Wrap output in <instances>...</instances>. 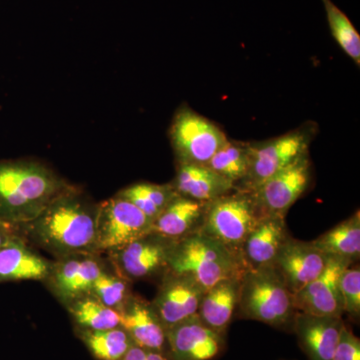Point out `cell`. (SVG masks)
Wrapping results in <instances>:
<instances>
[{
	"mask_svg": "<svg viewBox=\"0 0 360 360\" xmlns=\"http://www.w3.org/2000/svg\"><path fill=\"white\" fill-rule=\"evenodd\" d=\"M77 333L97 360H122L134 345L122 326L105 330L77 328Z\"/></svg>",
	"mask_w": 360,
	"mask_h": 360,
	"instance_id": "cb8c5ba5",
	"label": "cell"
},
{
	"mask_svg": "<svg viewBox=\"0 0 360 360\" xmlns=\"http://www.w3.org/2000/svg\"><path fill=\"white\" fill-rule=\"evenodd\" d=\"M118 312L120 326L134 345L146 349L167 352V329L151 302L141 296L130 295Z\"/></svg>",
	"mask_w": 360,
	"mask_h": 360,
	"instance_id": "e0dca14e",
	"label": "cell"
},
{
	"mask_svg": "<svg viewBox=\"0 0 360 360\" xmlns=\"http://www.w3.org/2000/svg\"><path fill=\"white\" fill-rule=\"evenodd\" d=\"M311 180L312 165L307 153L251 193L262 212L285 217L291 206L307 193Z\"/></svg>",
	"mask_w": 360,
	"mask_h": 360,
	"instance_id": "9c48e42d",
	"label": "cell"
},
{
	"mask_svg": "<svg viewBox=\"0 0 360 360\" xmlns=\"http://www.w3.org/2000/svg\"><path fill=\"white\" fill-rule=\"evenodd\" d=\"M329 257L312 241L298 240L290 236L281 246L271 266L295 295L323 271Z\"/></svg>",
	"mask_w": 360,
	"mask_h": 360,
	"instance_id": "8fae6325",
	"label": "cell"
},
{
	"mask_svg": "<svg viewBox=\"0 0 360 360\" xmlns=\"http://www.w3.org/2000/svg\"><path fill=\"white\" fill-rule=\"evenodd\" d=\"M21 236L20 227L0 219V248Z\"/></svg>",
	"mask_w": 360,
	"mask_h": 360,
	"instance_id": "d6a6232c",
	"label": "cell"
},
{
	"mask_svg": "<svg viewBox=\"0 0 360 360\" xmlns=\"http://www.w3.org/2000/svg\"><path fill=\"white\" fill-rule=\"evenodd\" d=\"M174 241L150 232L110 255L118 274L127 281H144L167 271Z\"/></svg>",
	"mask_w": 360,
	"mask_h": 360,
	"instance_id": "30bf717a",
	"label": "cell"
},
{
	"mask_svg": "<svg viewBox=\"0 0 360 360\" xmlns=\"http://www.w3.org/2000/svg\"><path fill=\"white\" fill-rule=\"evenodd\" d=\"M296 312L293 295L274 266L245 270L236 310L239 319L291 330Z\"/></svg>",
	"mask_w": 360,
	"mask_h": 360,
	"instance_id": "277c9868",
	"label": "cell"
},
{
	"mask_svg": "<svg viewBox=\"0 0 360 360\" xmlns=\"http://www.w3.org/2000/svg\"><path fill=\"white\" fill-rule=\"evenodd\" d=\"M122 360H172L167 352H156L134 345Z\"/></svg>",
	"mask_w": 360,
	"mask_h": 360,
	"instance_id": "1f68e13d",
	"label": "cell"
},
{
	"mask_svg": "<svg viewBox=\"0 0 360 360\" xmlns=\"http://www.w3.org/2000/svg\"><path fill=\"white\" fill-rule=\"evenodd\" d=\"M52 264L34 252L27 241L20 236L0 248V283L46 281Z\"/></svg>",
	"mask_w": 360,
	"mask_h": 360,
	"instance_id": "d6986e66",
	"label": "cell"
},
{
	"mask_svg": "<svg viewBox=\"0 0 360 360\" xmlns=\"http://www.w3.org/2000/svg\"><path fill=\"white\" fill-rule=\"evenodd\" d=\"M312 243L328 257L348 258L356 262L360 255L359 210L333 229L324 232Z\"/></svg>",
	"mask_w": 360,
	"mask_h": 360,
	"instance_id": "603a6c76",
	"label": "cell"
},
{
	"mask_svg": "<svg viewBox=\"0 0 360 360\" xmlns=\"http://www.w3.org/2000/svg\"><path fill=\"white\" fill-rule=\"evenodd\" d=\"M345 326L342 317L297 311L291 331L309 360H333Z\"/></svg>",
	"mask_w": 360,
	"mask_h": 360,
	"instance_id": "2e32d148",
	"label": "cell"
},
{
	"mask_svg": "<svg viewBox=\"0 0 360 360\" xmlns=\"http://www.w3.org/2000/svg\"><path fill=\"white\" fill-rule=\"evenodd\" d=\"M331 34L342 51L360 65V35L347 14L333 0H321Z\"/></svg>",
	"mask_w": 360,
	"mask_h": 360,
	"instance_id": "83f0119b",
	"label": "cell"
},
{
	"mask_svg": "<svg viewBox=\"0 0 360 360\" xmlns=\"http://www.w3.org/2000/svg\"><path fill=\"white\" fill-rule=\"evenodd\" d=\"M117 194L155 220L179 193L172 182L165 184L139 182L125 187Z\"/></svg>",
	"mask_w": 360,
	"mask_h": 360,
	"instance_id": "484cf974",
	"label": "cell"
},
{
	"mask_svg": "<svg viewBox=\"0 0 360 360\" xmlns=\"http://www.w3.org/2000/svg\"><path fill=\"white\" fill-rule=\"evenodd\" d=\"M333 360H360V340L347 326H343Z\"/></svg>",
	"mask_w": 360,
	"mask_h": 360,
	"instance_id": "4dcf8cb0",
	"label": "cell"
},
{
	"mask_svg": "<svg viewBox=\"0 0 360 360\" xmlns=\"http://www.w3.org/2000/svg\"><path fill=\"white\" fill-rule=\"evenodd\" d=\"M241 277H231L205 291L198 315L207 328L226 335L227 328L238 310Z\"/></svg>",
	"mask_w": 360,
	"mask_h": 360,
	"instance_id": "7402d4cb",
	"label": "cell"
},
{
	"mask_svg": "<svg viewBox=\"0 0 360 360\" xmlns=\"http://www.w3.org/2000/svg\"><path fill=\"white\" fill-rule=\"evenodd\" d=\"M206 165L236 187L250 169V143L229 139Z\"/></svg>",
	"mask_w": 360,
	"mask_h": 360,
	"instance_id": "4316f807",
	"label": "cell"
},
{
	"mask_svg": "<svg viewBox=\"0 0 360 360\" xmlns=\"http://www.w3.org/2000/svg\"><path fill=\"white\" fill-rule=\"evenodd\" d=\"M129 281L120 274L103 271L94 281L89 295L96 297L106 307L118 310L131 295Z\"/></svg>",
	"mask_w": 360,
	"mask_h": 360,
	"instance_id": "f1b7e54d",
	"label": "cell"
},
{
	"mask_svg": "<svg viewBox=\"0 0 360 360\" xmlns=\"http://www.w3.org/2000/svg\"><path fill=\"white\" fill-rule=\"evenodd\" d=\"M208 202L176 196L153 220L151 232L163 238L179 240L200 231Z\"/></svg>",
	"mask_w": 360,
	"mask_h": 360,
	"instance_id": "44dd1931",
	"label": "cell"
},
{
	"mask_svg": "<svg viewBox=\"0 0 360 360\" xmlns=\"http://www.w3.org/2000/svg\"><path fill=\"white\" fill-rule=\"evenodd\" d=\"M172 184L179 195L202 202H210L236 188L208 165L193 163H177Z\"/></svg>",
	"mask_w": 360,
	"mask_h": 360,
	"instance_id": "ffe728a7",
	"label": "cell"
},
{
	"mask_svg": "<svg viewBox=\"0 0 360 360\" xmlns=\"http://www.w3.org/2000/svg\"><path fill=\"white\" fill-rule=\"evenodd\" d=\"M97 215L98 205L72 186L20 226V233L58 259L96 255Z\"/></svg>",
	"mask_w": 360,
	"mask_h": 360,
	"instance_id": "6da1fadb",
	"label": "cell"
},
{
	"mask_svg": "<svg viewBox=\"0 0 360 360\" xmlns=\"http://www.w3.org/2000/svg\"><path fill=\"white\" fill-rule=\"evenodd\" d=\"M317 125L307 122L298 129L276 139L250 143V169L243 181L236 186L253 191L284 167L309 153V146L316 135Z\"/></svg>",
	"mask_w": 360,
	"mask_h": 360,
	"instance_id": "8992f818",
	"label": "cell"
},
{
	"mask_svg": "<svg viewBox=\"0 0 360 360\" xmlns=\"http://www.w3.org/2000/svg\"><path fill=\"white\" fill-rule=\"evenodd\" d=\"M177 163L207 165L229 137L212 120L182 105L175 112L169 129Z\"/></svg>",
	"mask_w": 360,
	"mask_h": 360,
	"instance_id": "52a82bcc",
	"label": "cell"
},
{
	"mask_svg": "<svg viewBox=\"0 0 360 360\" xmlns=\"http://www.w3.org/2000/svg\"><path fill=\"white\" fill-rule=\"evenodd\" d=\"M343 314H347L359 321L360 316V269L359 265L352 264L341 274L340 281Z\"/></svg>",
	"mask_w": 360,
	"mask_h": 360,
	"instance_id": "f546056e",
	"label": "cell"
},
{
	"mask_svg": "<svg viewBox=\"0 0 360 360\" xmlns=\"http://www.w3.org/2000/svg\"><path fill=\"white\" fill-rule=\"evenodd\" d=\"M71 186L40 161L0 160V219L22 226Z\"/></svg>",
	"mask_w": 360,
	"mask_h": 360,
	"instance_id": "7a4b0ae2",
	"label": "cell"
},
{
	"mask_svg": "<svg viewBox=\"0 0 360 360\" xmlns=\"http://www.w3.org/2000/svg\"><path fill=\"white\" fill-rule=\"evenodd\" d=\"M68 307L77 328L105 330L120 326L118 310L106 307L92 295L82 296Z\"/></svg>",
	"mask_w": 360,
	"mask_h": 360,
	"instance_id": "d4e9b609",
	"label": "cell"
},
{
	"mask_svg": "<svg viewBox=\"0 0 360 360\" xmlns=\"http://www.w3.org/2000/svg\"><path fill=\"white\" fill-rule=\"evenodd\" d=\"M290 234L285 217L264 213L248 234L241 250V257L248 269L270 266Z\"/></svg>",
	"mask_w": 360,
	"mask_h": 360,
	"instance_id": "ac0fdd59",
	"label": "cell"
},
{
	"mask_svg": "<svg viewBox=\"0 0 360 360\" xmlns=\"http://www.w3.org/2000/svg\"><path fill=\"white\" fill-rule=\"evenodd\" d=\"M262 214L251 191L236 188L208 202L200 231L241 257L246 238Z\"/></svg>",
	"mask_w": 360,
	"mask_h": 360,
	"instance_id": "5b68a950",
	"label": "cell"
},
{
	"mask_svg": "<svg viewBox=\"0 0 360 360\" xmlns=\"http://www.w3.org/2000/svg\"><path fill=\"white\" fill-rule=\"evenodd\" d=\"M246 269L243 258L201 231L175 240L168 258V271L191 277L205 291Z\"/></svg>",
	"mask_w": 360,
	"mask_h": 360,
	"instance_id": "3957f363",
	"label": "cell"
},
{
	"mask_svg": "<svg viewBox=\"0 0 360 360\" xmlns=\"http://www.w3.org/2000/svg\"><path fill=\"white\" fill-rule=\"evenodd\" d=\"M225 336L195 314L167 329V352L172 360H214L224 352Z\"/></svg>",
	"mask_w": 360,
	"mask_h": 360,
	"instance_id": "5bb4252c",
	"label": "cell"
},
{
	"mask_svg": "<svg viewBox=\"0 0 360 360\" xmlns=\"http://www.w3.org/2000/svg\"><path fill=\"white\" fill-rule=\"evenodd\" d=\"M94 255L61 258L52 264L49 281L52 290L66 305L89 295L94 281L104 271Z\"/></svg>",
	"mask_w": 360,
	"mask_h": 360,
	"instance_id": "9a60e30c",
	"label": "cell"
},
{
	"mask_svg": "<svg viewBox=\"0 0 360 360\" xmlns=\"http://www.w3.org/2000/svg\"><path fill=\"white\" fill-rule=\"evenodd\" d=\"M352 264L355 262L348 258L329 257L323 271L293 295L296 310L304 314L342 317L345 314L340 281L342 272Z\"/></svg>",
	"mask_w": 360,
	"mask_h": 360,
	"instance_id": "7c38bea8",
	"label": "cell"
},
{
	"mask_svg": "<svg viewBox=\"0 0 360 360\" xmlns=\"http://www.w3.org/2000/svg\"><path fill=\"white\" fill-rule=\"evenodd\" d=\"M205 290L191 277L172 271L161 276L160 288L151 302L165 329L198 314Z\"/></svg>",
	"mask_w": 360,
	"mask_h": 360,
	"instance_id": "4fadbf2b",
	"label": "cell"
},
{
	"mask_svg": "<svg viewBox=\"0 0 360 360\" xmlns=\"http://www.w3.org/2000/svg\"><path fill=\"white\" fill-rule=\"evenodd\" d=\"M153 219L130 201L116 194L98 203L96 224V252L120 250L132 241L150 233Z\"/></svg>",
	"mask_w": 360,
	"mask_h": 360,
	"instance_id": "ba28073f",
	"label": "cell"
}]
</instances>
